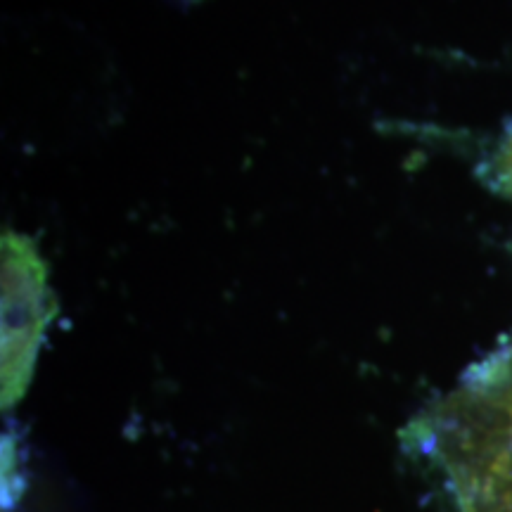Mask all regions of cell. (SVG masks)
Segmentation results:
<instances>
[{
	"label": "cell",
	"mask_w": 512,
	"mask_h": 512,
	"mask_svg": "<svg viewBox=\"0 0 512 512\" xmlns=\"http://www.w3.org/2000/svg\"><path fill=\"white\" fill-rule=\"evenodd\" d=\"M55 299L34 242L3 235V408L27 394L43 337L53 320Z\"/></svg>",
	"instance_id": "cell-1"
},
{
	"label": "cell",
	"mask_w": 512,
	"mask_h": 512,
	"mask_svg": "<svg viewBox=\"0 0 512 512\" xmlns=\"http://www.w3.org/2000/svg\"><path fill=\"white\" fill-rule=\"evenodd\" d=\"M498 178H501L503 188L512 195V138L503 145L501 155H498Z\"/></svg>",
	"instance_id": "cell-2"
}]
</instances>
